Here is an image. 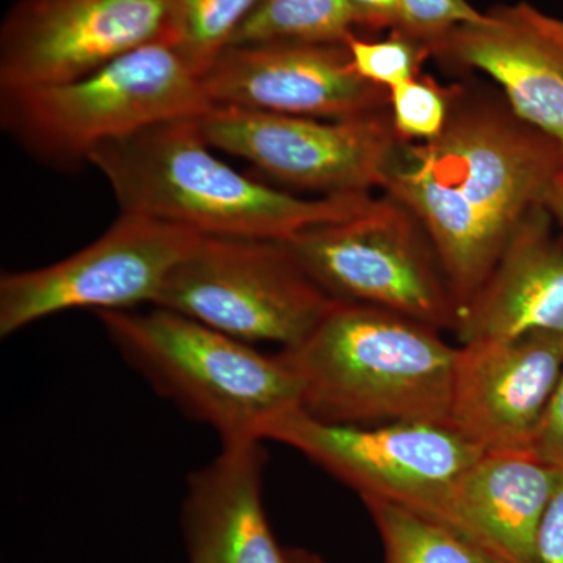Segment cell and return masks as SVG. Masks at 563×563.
Returning <instances> with one entry per match:
<instances>
[{
  "label": "cell",
  "mask_w": 563,
  "mask_h": 563,
  "mask_svg": "<svg viewBox=\"0 0 563 563\" xmlns=\"http://www.w3.org/2000/svg\"><path fill=\"white\" fill-rule=\"evenodd\" d=\"M431 58L444 68L481 73L518 118L563 150V21L528 2L493 7L459 25Z\"/></svg>",
  "instance_id": "obj_14"
},
{
  "label": "cell",
  "mask_w": 563,
  "mask_h": 563,
  "mask_svg": "<svg viewBox=\"0 0 563 563\" xmlns=\"http://www.w3.org/2000/svg\"><path fill=\"white\" fill-rule=\"evenodd\" d=\"M531 453L544 465L563 474V372L537 432Z\"/></svg>",
  "instance_id": "obj_24"
},
{
  "label": "cell",
  "mask_w": 563,
  "mask_h": 563,
  "mask_svg": "<svg viewBox=\"0 0 563 563\" xmlns=\"http://www.w3.org/2000/svg\"><path fill=\"white\" fill-rule=\"evenodd\" d=\"M336 301L366 303L454 332L459 306L417 218L387 196L351 220L282 242Z\"/></svg>",
  "instance_id": "obj_7"
},
{
  "label": "cell",
  "mask_w": 563,
  "mask_h": 563,
  "mask_svg": "<svg viewBox=\"0 0 563 563\" xmlns=\"http://www.w3.org/2000/svg\"><path fill=\"white\" fill-rule=\"evenodd\" d=\"M357 35L346 0H261L232 44H346ZM228 46V47H229Z\"/></svg>",
  "instance_id": "obj_19"
},
{
  "label": "cell",
  "mask_w": 563,
  "mask_h": 563,
  "mask_svg": "<svg viewBox=\"0 0 563 563\" xmlns=\"http://www.w3.org/2000/svg\"><path fill=\"white\" fill-rule=\"evenodd\" d=\"M173 41L192 68L206 73L261 0H165Z\"/></svg>",
  "instance_id": "obj_20"
},
{
  "label": "cell",
  "mask_w": 563,
  "mask_h": 563,
  "mask_svg": "<svg viewBox=\"0 0 563 563\" xmlns=\"http://www.w3.org/2000/svg\"><path fill=\"white\" fill-rule=\"evenodd\" d=\"M547 207L520 225L483 287L459 314V342L563 333V236Z\"/></svg>",
  "instance_id": "obj_16"
},
{
  "label": "cell",
  "mask_w": 563,
  "mask_h": 563,
  "mask_svg": "<svg viewBox=\"0 0 563 563\" xmlns=\"http://www.w3.org/2000/svg\"><path fill=\"white\" fill-rule=\"evenodd\" d=\"M388 91L393 125L404 141L422 143L440 135L450 114L451 85L420 74Z\"/></svg>",
  "instance_id": "obj_21"
},
{
  "label": "cell",
  "mask_w": 563,
  "mask_h": 563,
  "mask_svg": "<svg viewBox=\"0 0 563 563\" xmlns=\"http://www.w3.org/2000/svg\"><path fill=\"white\" fill-rule=\"evenodd\" d=\"M203 139L198 118L157 122L92 152L120 213L181 225L206 236L287 242L303 231L351 220L376 199H302L235 172Z\"/></svg>",
  "instance_id": "obj_2"
},
{
  "label": "cell",
  "mask_w": 563,
  "mask_h": 563,
  "mask_svg": "<svg viewBox=\"0 0 563 563\" xmlns=\"http://www.w3.org/2000/svg\"><path fill=\"white\" fill-rule=\"evenodd\" d=\"M301 409L343 426L446 424L457 347L412 318L336 301L298 346L282 350Z\"/></svg>",
  "instance_id": "obj_3"
},
{
  "label": "cell",
  "mask_w": 563,
  "mask_h": 563,
  "mask_svg": "<svg viewBox=\"0 0 563 563\" xmlns=\"http://www.w3.org/2000/svg\"><path fill=\"white\" fill-rule=\"evenodd\" d=\"M198 122L214 150L244 158L280 184L321 196L383 190L404 143L390 110L329 121L211 107Z\"/></svg>",
  "instance_id": "obj_10"
},
{
  "label": "cell",
  "mask_w": 563,
  "mask_h": 563,
  "mask_svg": "<svg viewBox=\"0 0 563 563\" xmlns=\"http://www.w3.org/2000/svg\"><path fill=\"white\" fill-rule=\"evenodd\" d=\"M355 29L362 32H398L401 29V0H346Z\"/></svg>",
  "instance_id": "obj_26"
},
{
  "label": "cell",
  "mask_w": 563,
  "mask_h": 563,
  "mask_svg": "<svg viewBox=\"0 0 563 563\" xmlns=\"http://www.w3.org/2000/svg\"><path fill=\"white\" fill-rule=\"evenodd\" d=\"M544 207H547L548 211H550L551 217L558 225L559 231H561L563 236V188L559 187V185L554 184V187L551 188L550 192L547 195V199H544Z\"/></svg>",
  "instance_id": "obj_27"
},
{
  "label": "cell",
  "mask_w": 563,
  "mask_h": 563,
  "mask_svg": "<svg viewBox=\"0 0 563 563\" xmlns=\"http://www.w3.org/2000/svg\"><path fill=\"white\" fill-rule=\"evenodd\" d=\"M563 372V333L463 343L448 426L484 453L531 451Z\"/></svg>",
  "instance_id": "obj_13"
},
{
  "label": "cell",
  "mask_w": 563,
  "mask_h": 563,
  "mask_svg": "<svg viewBox=\"0 0 563 563\" xmlns=\"http://www.w3.org/2000/svg\"><path fill=\"white\" fill-rule=\"evenodd\" d=\"M555 185L563 188V172L559 174L558 180H555Z\"/></svg>",
  "instance_id": "obj_29"
},
{
  "label": "cell",
  "mask_w": 563,
  "mask_h": 563,
  "mask_svg": "<svg viewBox=\"0 0 563 563\" xmlns=\"http://www.w3.org/2000/svg\"><path fill=\"white\" fill-rule=\"evenodd\" d=\"M202 85L213 107L329 121L390 110V91L361 77L346 44H232Z\"/></svg>",
  "instance_id": "obj_12"
},
{
  "label": "cell",
  "mask_w": 563,
  "mask_h": 563,
  "mask_svg": "<svg viewBox=\"0 0 563 563\" xmlns=\"http://www.w3.org/2000/svg\"><path fill=\"white\" fill-rule=\"evenodd\" d=\"M211 107L201 74L173 41H155L80 79L2 88L0 124L36 162L69 173L102 144Z\"/></svg>",
  "instance_id": "obj_5"
},
{
  "label": "cell",
  "mask_w": 563,
  "mask_h": 563,
  "mask_svg": "<svg viewBox=\"0 0 563 563\" xmlns=\"http://www.w3.org/2000/svg\"><path fill=\"white\" fill-rule=\"evenodd\" d=\"M440 135L404 141L384 196L417 218L459 306L490 276L503 252L563 172V150L518 118L499 90L451 85Z\"/></svg>",
  "instance_id": "obj_1"
},
{
  "label": "cell",
  "mask_w": 563,
  "mask_h": 563,
  "mask_svg": "<svg viewBox=\"0 0 563 563\" xmlns=\"http://www.w3.org/2000/svg\"><path fill=\"white\" fill-rule=\"evenodd\" d=\"M561 476L531 451L484 453L455 481L443 525L507 563H532L537 531Z\"/></svg>",
  "instance_id": "obj_17"
},
{
  "label": "cell",
  "mask_w": 563,
  "mask_h": 563,
  "mask_svg": "<svg viewBox=\"0 0 563 563\" xmlns=\"http://www.w3.org/2000/svg\"><path fill=\"white\" fill-rule=\"evenodd\" d=\"M155 41H173L165 0H18L0 27V90L80 79Z\"/></svg>",
  "instance_id": "obj_11"
},
{
  "label": "cell",
  "mask_w": 563,
  "mask_h": 563,
  "mask_svg": "<svg viewBox=\"0 0 563 563\" xmlns=\"http://www.w3.org/2000/svg\"><path fill=\"white\" fill-rule=\"evenodd\" d=\"M383 539L385 563H507L483 544L384 499H362Z\"/></svg>",
  "instance_id": "obj_18"
},
{
  "label": "cell",
  "mask_w": 563,
  "mask_h": 563,
  "mask_svg": "<svg viewBox=\"0 0 563 563\" xmlns=\"http://www.w3.org/2000/svg\"><path fill=\"white\" fill-rule=\"evenodd\" d=\"M332 302L284 243L202 235L169 274L155 307L240 342L290 350Z\"/></svg>",
  "instance_id": "obj_6"
},
{
  "label": "cell",
  "mask_w": 563,
  "mask_h": 563,
  "mask_svg": "<svg viewBox=\"0 0 563 563\" xmlns=\"http://www.w3.org/2000/svg\"><path fill=\"white\" fill-rule=\"evenodd\" d=\"M201 236L181 225L120 213L76 254L43 268L2 274L0 336L68 310L98 313L155 306L169 274Z\"/></svg>",
  "instance_id": "obj_9"
},
{
  "label": "cell",
  "mask_w": 563,
  "mask_h": 563,
  "mask_svg": "<svg viewBox=\"0 0 563 563\" xmlns=\"http://www.w3.org/2000/svg\"><path fill=\"white\" fill-rule=\"evenodd\" d=\"M262 440L222 444L188 477L181 526L190 563H288L263 509Z\"/></svg>",
  "instance_id": "obj_15"
},
{
  "label": "cell",
  "mask_w": 563,
  "mask_h": 563,
  "mask_svg": "<svg viewBox=\"0 0 563 563\" xmlns=\"http://www.w3.org/2000/svg\"><path fill=\"white\" fill-rule=\"evenodd\" d=\"M262 440L306 455L362 499L399 504L439 523H444L455 481L484 454L446 424H331L301 407L273 418Z\"/></svg>",
  "instance_id": "obj_8"
},
{
  "label": "cell",
  "mask_w": 563,
  "mask_h": 563,
  "mask_svg": "<svg viewBox=\"0 0 563 563\" xmlns=\"http://www.w3.org/2000/svg\"><path fill=\"white\" fill-rule=\"evenodd\" d=\"M484 11L468 0H401V33L422 44L429 54L459 25L481 20Z\"/></svg>",
  "instance_id": "obj_23"
},
{
  "label": "cell",
  "mask_w": 563,
  "mask_h": 563,
  "mask_svg": "<svg viewBox=\"0 0 563 563\" xmlns=\"http://www.w3.org/2000/svg\"><path fill=\"white\" fill-rule=\"evenodd\" d=\"M96 317L124 362L181 412L213 429L221 444L262 440L273 418L301 407V385L280 352L262 354L163 307Z\"/></svg>",
  "instance_id": "obj_4"
},
{
  "label": "cell",
  "mask_w": 563,
  "mask_h": 563,
  "mask_svg": "<svg viewBox=\"0 0 563 563\" xmlns=\"http://www.w3.org/2000/svg\"><path fill=\"white\" fill-rule=\"evenodd\" d=\"M287 558L288 563H325L318 555L301 550L287 551Z\"/></svg>",
  "instance_id": "obj_28"
},
{
  "label": "cell",
  "mask_w": 563,
  "mask_h": 563,
  "mask_svg": "<svg viewBox=\"0 0 563 563\" xmlns=\"http://www.w3.org/2000/svg\"><path fill=\"white\" fill-rule=\"evenodd\" d=\"M532 563H563V474L537 531Z\"/></svg>",
  "instance_id": "obj_25"
},
{
  "label": "cell",
  "mask_w": 563,
  "mask_h": 563,
  "mask_svg": "<svg viewBox=\"0 0 563 563\" xmlns=\"http://www.w3.org/2000/svg\"><path fill=\"white\" fill-rule=\"evenodd\" d=\"M346 47L361 77L387 90L420 76L422 63L431 58L422 44L395 32L384 40L354 35Z\"/></svg>",
  "instance_id": "obj_22"
}]
</instances>
